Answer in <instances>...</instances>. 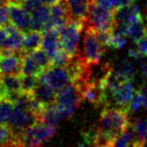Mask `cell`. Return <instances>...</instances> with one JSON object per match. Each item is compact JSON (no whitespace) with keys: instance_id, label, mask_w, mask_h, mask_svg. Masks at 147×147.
Masks as SVG:
<instances>
[{"instance_id":"1","label":"cell","mask_w":147,"mask_h":147,"mask_svg":"<svg viewBox=\"0 0 147 147\" xmlns=\"http://www.w3.org/2000/svg\"><path fill=\"white\" fill-rule=\"evenodd\" d=\"M130 125L131 123L127 111L108 107L100 113L98 129L109 132L119 138L130 127Z\"/></svg>"},{"instance_id":"2","label":"cell","mask_w":147,"mask_h":147,"mask_svg":"<svg viewBox=\"0 0 147 147\" xmlns=\"http://www.w3.org/2000/svg\"><path fill=\"white\" fill-rule=\"evenodd\" d=\"M82 100L84 96L81 89L76 84H70L59 90L56 94L55 105L62 119L69 118L72 115Z\"/></svg>"},{"instance_id":"3","label":"cell","mask_w":147,"mask_h":147,"mask_svg":"<svg viewBox=\"0 0 147 147\" xmlns=\"http://www.w3.org/2000/svg\"><path fill=\"white\" fill-rule=\"evenodd\" d=\"M106 51L107 49L96 38L95 30L85 27L82 37V48L79 50L77 56L82 57L89 65H98Z\"/></svg>"},{"instance_id":"4","label":"cell","mask_w":147,"mask_h":147,"mask_svg":"<svg viewBox=\"0 0 147 147\" xmlns=\"http://www.w3.org/2000/svg\"><path fill=\"white\" fill-rule=\"evenodd\" d=\"M85 27L84 24L69 21L65 26L58 29L61 47L71 58L77 56L80 48V39L82 32Z\"/></svg>"},{"instance_id":"5","label":"cell","mask_w":147,"mask_h":147,"mask_svg":"<svg viewBox=\"0 0 147 147\" xmlns=\"http://www.w3.org/2000/svg\"><path fill=\"white\" fill-rule=\"evenodd\" d=\"M115 17L114 9H106L98 5L95 1H92L89 13L85 22V27L92 28L95 31H113Z\"/></svg>"},{"instance_id":"6","label":"cell","mask_w":147,"mask_h":147,"mask_svg":"<svg viewBox=\"0 0 147 147\" xmlns=\"http://www.w3.org/2000/svg\"><path fill=\"white\" fill-rule=\"evenodd\" d=\"M37 123H38V116L36 113L14 106L12 114L7 125L12 131L14 137L18 139L24 131Z\"/></svg>"},{"instance_id":"7","label":"cell","mask_w":147,"mask_h":147,"mask_svg":"<svg viewBox=\"0 0 147 147\" xmlns=\"http://www.w3.org/2000/svg\"><path fill=\"white\" fill-rule=\"evenodd\" d=\"M40 82L49 85L55 90H61L72 84V76L67 67L52 66L39 77Z\"/></svg>"},{"instance_id":"8","label":"cell","mask_w":147,"mask_h":147,"mask_svg":"<svg viewBox=\"0 0 147 147\" xmlns=\"http://www.w3.org/2000/svg\"><path fill=\"white\" fill-rule=\"evenodd\" d=\"M24 53L1 51L0 53V76L21 75Z\"/></svg>"},{"instance_id":"9","label":"cell","mask_w":147,"mask_h":147,"mask_svg":"<svg viewBox=\"0 0 147 147\" xmlns=\"http://www.w3.org/2000/svg\"><path fill=\"white\" fill-rule=\"evenodd\" d=\"M134 86L132 84V81L128 80L124 82L119 86L113 89L112 92L109 93V96L118 106V108L125 110L128 112V107L134 96Z\"/></svg>"},{"instance_id":"10","label":"cell","mask_w":147,"mask_h":147,"mask_svg":"<svg viewBox=\"0 0 147 147\" xmlns=\"http://www.w3.org/2000/svg\"><path fill=\"white\" fill-rule=\"evenodd\" d=\"M9 7L10 24L24 34L31 31V14L28 13L21 5L9 3Z\"/></svg>"},{"instance_id":"11","label":"cell","mask_w":147,"mask_h":147,"mask_svg":"<svg viewBox=\"0 0 147 147\" xmlns=\"http://www.w3.org/2000/svg\"><path fill=\"white\" fill-rule=\"evenodd\" d=\"M71 21L84 24L93 0H63Z\"/></svg>"},{"instance_id":"12","label":"cell","mask_w":147,"mask_h":147,"mask_svg":"<svg viewBox=\"0 0 147 147\" xmlns=\"http://www.w3.org/2000/svg\"><path fill=\"white\" fill-rule=\"evenodd\" d=\"M41 49L47 53L50 59H53L62 51L60 42L59 32L57 29H49L42 33V43Z\"/></svg>"},{"instance_id":"13","label":"cell","mask_w":147,"mask_h":147,"mask_svg":"<svg viewBox=\"0 0 147 147\" xmlns=\"http://www.w3.org/2000/svg\"><path fill=\"white\" fill-rule=\"evenodd\" d=\"M51 10L48 6L41 5L31 13V31L43 33L49 30Z\"/></svg>"},{"instance_id":"14","label":"cell","mask_w":147,"mask_h":147,"mask_svg":"<svg viewBox=\"0 0 147 147\" xmlns=\"http://www.w3.org/2000/svg\"><path fill=\"white\" fill-rule=\"evenodd\" d=\"M7 33H8V38L7 40L2 46L1 51L10 52V53H21L23 52V43H24V36L20 30H18L16 27H14L12 24H9L4 27ZM24 53V52H23Z\"/></svg>"},{"instance_id":"15","label":"cell","mask_w":147,"mask_h":147,"mask_svg":"<svg viewBox=\"0 0 147 147\" xmlns=\"http://www.w3.org/2000/svg\"><path fill=\"white\" fill-rule=\"evenodd\" d=\"M50 10H51V19H50L49 29L55 28V29L58 30L59 28L71 21L63 0L52 6L50 8Z\"/></svg>"},{"instance_id":"16","label":"cell","mask_w":147,"mask_h":147,"mask_svg":"<svg viewBox=\"0 0 147 147\" xmlns=\"http://www.w3.org/2000/svg\"><path fill=\"white\" fill-rule=\"evenodd\" d=\"M30 95L35 101L38 102L42 108L55 103V90L42 82H39V84L34 89V91Z\"/></svg>"},{"instance_id":"17","label":"cell","mask_w":147,"mask_h":147,"mask_svg":"<svg viewBox=\"0 0 147 147\" xmlns=\"http://www.w3.org/2000/svg\"><path fill=\"white\" fill-rule=\"evenodd\" d=\"M114 17L117 22H123L127 24L128 26L142 18L140 12L139 6L136 3L133 5L114 9Z\"/></svg>"},{"instance_id":"18","label":"cell","mask_w":147,"mask_h":147,"mask_svg":"<svg viewBox=\"0 0 147 147\" xmlns=\"http://www.w3.org/2000/svg\"><path fill=\"white\" fill-rule=\"evenodd\" d=\"M113 65V71L115 73L118 77L122 78L125 81L133 80L135 76V67L130 62V60L127 58H119L116 60Z\"/></svg>"},{"instance_id":"19","label":"cell","mask_w":147,"mask_h":147,"mask_svg":"<svg viewBox=\"0 0 147 147\" xmlns=\"http://www.w3.org/2000/svg\"><path fill=\"white\" fill-rule=\"evenodd\" d=\"M42 43V33L37 31H29L24 36L23 52L24 55L31 53L38 50Z\"/></svg>"},{"instance_id":"20","label":"cell","mask_w":147,"mask_h":147,"mask_svg":"<svg viewBox=\"0 0 147 147\" xmlns=\"http://www.w3.org/2000/svg\"><path fill=\"white\" fill-rule=\"evenodd\" d=\"M62 119L61 114L55 104L50 105L42 110V112L38 115V122L51 127H56V125L59 123V121Z\"/></svg>"},{"instance_id":"21","label":"cell","mask_w":147,"mask_h":147,"mask_svg":"<svg viewBox=\"0 0 147 147\" xmlns=\"http://www.w3.org/2000/svg\"><path fill=\"white\" fill-rule=\"evenodd\" d=\"M118 138L109 132L96 129L92 136L93 147H113Z\"/></svg>"},{"instance_id":"22","label":"cell","mask_w":147,"mask_h":147,"mask_svg":"<svg viewBox=\"0 0 147 147\" xmlns=\"http://www.w3.org/2000/svg\"><path fill=\"white\" fill-rule=\"evenodd\" d=\"M43 73V70L40 69L37 62L32 58L29 53H26L23 57L22 62V69H21V75L22 76H35L40 77Z\"/></svg>"},{"instance_id":"23","label":"cell","mask_w":147,"mask_h":147,"mask_svg":"<svg viewBox=\"0 0 147 147\" xmlns=\"http://www.w3.org/2000/svg\"><path fill=\"white\" fill-rule=\"evenodd\" d=\"M147 35V26L144 24L143 18L136 21L135 23L131 24L128 26L127 37L129 38L132 41L137 43L141 39Z\"/></svg>"},{"instance_id":"24","label":"cell","mask_w":147,"mask_h":147,"mask_svg":"<svg viewBox=\"0 0 147 147\" xmlns=\"http://www.w3.org/2000/svg\"><path fill=\"white\" fill-rule=\"evenodd\" d=\"M131 128L133 130L136 141L144 142L147 141V116H141L131 123Z\"/></svg>"},{"instance_id":"25","label":"cell","mask_w":147,"mask_h":147,"mask_svg":"<svg viewBox=\"0 0 147 147\" xmlns=\"http://www.w3.org/2000/svg\"><path fill=\"white\" fill-rule=\"evenodd\" d=\"M14 103L9 99L0 100V125H7L11 116Z\"/></svg>"},{"instance_id":"26","label":"cell","mask_w":147,"mask_h":147,"mask_svg":"<svg viewBox=\"0 0 147 147\" xmlns=\"http://www.w3.org/2000/svg\"><path fill=\"white\" fill-rule=\"evenodd\" d=\"M29 55L32 56V58L37 62L38 65L40 67V69L43 70V72L53 66L52 60L50 59V57L47 55V53L42 49H38L37 51L29 53Z\"/></svg>"},{"instance_id":"27","label":"cell","mask_w":147,"mask_h":147,"mask_svg":"<svg viewBox=\"0 0 147 147\" xmlns=\"http://www.w3.org/2000/svg\"><path fill=\"white\" fill-rule=\"evenodd\" d=\"M40 82L39 77L35 76H22L21 75V84H22V92L26 94H31L34 89Z\"/></svg>"},{"instance_id":"28","label":"cell","mask_w":147,"mask_h":147,"mask_svg":"<svg viewBox=\"0 0 147 147\" xmlns=\"http://www.w3.org/2000/svg\"><path fill=\"white\" fill-rule=\"evenodd\" d=\"M142 108H144V98H143L142 93L140 90H137L135 91L129 107H128V112L138 113Z\"/></svg>"},{"instance_id":"29","label":"cell","mask_w":147,"mask_h":147,"mask_svg":"<svg viewBox=\"0 0 147 147\" xmlns=\"http://www.w3.org/2000/svg\"><path fill=\"white\" fill-rule=\"evenodd\" d=\"M127 44V37L121 36L119 34L114 33L112 31V42H111V48L121 50Z\"/></svg>"},{"instance_id":"30","label":"cell","mask_w":147,"mask_h":147,"mask_svg":"<svg viewBox=\"0 0 147 147\" xmlns=\"http://www.w3.org/2000/svg\"><path fill=\"white\" fill-rule=\"evenodd\" d=\"M10 24L9 20V5L0 6V27L4 28Z\"/></svg>"},{"instance_id":"31","label":"cell","mask_w":147,"mask_h":147,"mask_svg":"<svg viewBox=\"0 0 147 147\" xmlns=\"http://www.w3.org/2000/svg\"><path fill=\"white\" fill-rule=\"evenodd\" d=\"M41 5H43V4L41 3L40 0H24L22 4H21V6L30 14Z\"/></svg>"},{"instance_id":"32","label":"cell","mask_w":147,"mask_h":147,"mask_svg":"<svg viewBox=\"0 0 147 147\" xmlns=\"http://www.w3.org/2000/svg\"><path fill=\"white\" fill-rule=\"evenodd\" d=\"M136 47L142 57L147 56V35L136 43Z\"/></svg>"},{"instance_id":"33","label":"cell","mask_w":147,"mask_h":147,"mask_svg":"<svg viewBox=\"0 0 147 147\" xmlns=\"http://www.w3.org/2000/svg\"><path fill=\"white\" fill-rule=\"evenodd\" d=\"M135 1L136 0H113L114 9L133 5V4H135Z\"/></svg>"},{"instance_id":"34","label":"cell","mask_w":147,"mask_h":147,"mask_svg":"<svg viewBox=\"0 0 147 147\" xmlns=\"http://www.w3.org/2000/svg\"><path fill=\"white\" fill-rule=\"evenodd\" d=\"M96 4L99 5L102 8L110 10L114 9V5H113V0H96L95 1Z\"/></svg>"},{"instance_id":"35","label":"cell","mask_w":147,"mask_h":147,"mask_svg":"<svg viewBox=\"0 0 147 147\" xmlns=\"http://www.w3.org/2000/svg\"><path fill=\"white\" fill-rule=\"evenodd\" d=\"M128 55L131 58H133L135 60H140L142 58V56L141 55V53H139L137 47H131L128 50Z\"/></svg>"},{"instance_id":"36","label":"cell","mask_w":147,"mask_h":147,"mask_svg":"<svg viewBox=\"0 0 147 147\" xmlns=\"http://www.w3.org/2000/svg\"><path fill=\"white\" fill-rule=\"evenodd\" d=\"M141 71L144 78L147 80V60H142L141 62Z\"/></svg>"},{"instance_id":"37","label":"cell","mask_w":147,"mask_h":147,"mask_svg":"<svg viewBox=\"0 0 147 147\" xmlns=\"http://www.w3.org/2000/svg\"><path fill=\"white\" fill-rule=\"evenodd\" d=\"M41 1V3L43 5H45V6H53V5H55V4H57L58 2H60L61 0H40Z\"/></svg>"},{"instance_id":"38","label":"cell","mask_w":147,"mask_h":147,"mask_svg":"<svg viewBox=\"0 0 147 147\" xmlns=\"http://www.w3.org/2000/svg\"><path fill=\"white\" fill-rule=\"evenodd\" d=\"M24 0H9V3L10 4H17V5H21Z\"/></svg>"},{"instance_id":"39","label":"cell","mask_w":147,"mask_h":147,"mask_svg":"<svg viewBox=\"0 0 147 147\" xmlns=\"http://www.w3.org/2000/svg\"><path fill=\"white\" fill-rule=\"evenodd\" d=\"M145 9H146V11H147V2H146V6H145Z\"/></svg>"},{"instance_id":"40","label":"cell","mask_w":147,"mask_h":147,"mask_svg":"<svg viewBox=\"0 0 147 147\" xmlns=\"http://www.w3.org/2000/svg\"><path fill=\"white\" fill-rule=\"evenodd\" d=\"M0 53H1V48H0Z\"/></svg>"},{"instance_id":"41","label":"cell","mask_w":147,"mask_h":147,"mask_svg":"<svg viewBox=\"0 0 147 147\" xmlns=\"http://www.w3.org/2000/svg\"><path fill=\"white\" fill-rule=\"evenodd\" d=\"M93 1H96V0H93Z\"/></svg>"},{"instance_id":"42","label":"cell","mask_w":147,"mask_h":147,"mask_svg":"<svg viewBox=\"0 0 147 147\" xmlns=\"http://www.w3.org/2000/svg\"><path fill=\"white\" fill-rule=\"evenodd\" d=\"M0 28H1V27H0Z\"/></svg>"}]
</instances>
